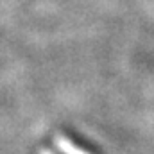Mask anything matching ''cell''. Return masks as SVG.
<instances>
[{"mask_svg": "<svg viewBox=\"0 0 154 154\" xmlns=\"http://www.w3.org/2000/svg\"><path fill=\"white\" fill-rule=\"evenodd\" d=\"M59 147L65 151L66 154H84V152H81V151H77V149H74L68 142H65V140H59Z\"/></svg>", "mask_w": 154, "mask_h": 154, "instance_id": "cell-1", "label": "cell"}]
</instances>
